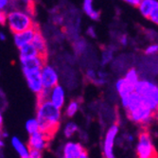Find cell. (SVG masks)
I'll return each instance as SVG.
<instances>
[{
	"label": "cell",
	"instance_id": "cell-1",
	"mask_svg": "<svg viewBox=\"0 0 158 158\" xmlns=\"http://www.w3.org/2000/svg\"><path fill=\"white\" fill-rule=\"evenodd\" d=\"M62 109L56 107L49 99L37 102L36 116L40 124V131L53 136L59 130L63 119Z\"/></svg>",
	"mask_w": 158,
	"mask_h": 158
},
{
	"label": "cell",
	"instance_id": "cell-2",
	"mask_svg": "<svg viewBox=\"0 0 158 158\" xmlns=\"http://www.w3.org/2000/svg\"><path fill=\"white\" fill-rule=\"evenodd\" d=\"M7 23L13 34L28 30L36 25L33 22L31 14L23 10H10L7 14Z\"/></svg>",
	"mask_w": 158,
	"mask_h": 158
},
{
	"label": "cell",
	"instance_id": "cell-3",
	"mask_svg": "<svg viewBox=\"0 0 158 158\" xmlns=\"http://www.w3.org/2000/svg\"><path fill=\"white\" fill-rule=\"evenodd\" d=\"M136 158H158V154L148 130L143 128L138 135L136 146Z\"/></svg>",
	"mask_w": 158,
	"mask_h": 158
},
{
	"label": "cell",
	"instance_id": "cell-4",
	"mask_svg": "<svg viewBox=\"0 0 158 158\" xmlns=\"http://www.w3.org/2000/svg\"><path fill=\"white\" fill-rule=\"evenodd\" d=\"M127 114L130 120L143 126H145L146 124L150 123L153 118H155L153 111L149 106H147L144 102H142L139 106H137L133 111L128 112Z\"/></svg>",
	"mask_w": 158,
	"mask_h": 158
},
{
	"label": "cell",
	"instance_id": "cell-5",
	"mask_svg": "<svg viewBox=\"0 0 158 158\" xmlns=\"http://www.w3.org/2000/svg\"><path fill=\"white\" fill-rule=\"evenodd\" d=\"M50 139H51V136H49L48 134L42 131H38L34 134L28 135L27 143L31 150H35V151H39L43 152L48 149Z\"/></svg>",
	"mask_w": 158,
	"mask_h": 158
},
{
	"label": "cell",
	"instance_id": "cell-6",
	"mask_svg": "<svg viewBox=\"0 0 158 158\" xmlns=\"http://www.w3.org/2000/svg\"><path fill=\"white\" fill-rule=\"evenodd\" d=\"M23 74L25 77V80L27 81V87L30 90L34 93L35 95H38L43 89L42 79H41V70H27V69H22Z\"/></svg>",
	"mask_w": 158,
	"mask_h": 158
},
{
	"label": "cell",
	"instance_id": "cell-7",
	"mask_svg": "<svg viewBox=\"0 0 158 158\" xmlns=\"http://www.w3.org/2000/svg\"><path fill=\"white\" fill-rule=\"evenodd\" d=\"M41 79L43 86L46 89H51L55 85L59 84V74L57 70L50 64H46L41 69Z\"/></svg>",
	"mask_w": 158,
	"mask_h": 158
},
{
	"label": "cell",
	"instance_id": "cell-8",
	"mask_svg": "<svg viewBox=\"0 0 158 158\" xmlns=\"http://www.w3.org/2000/svg\"><path fill=\"white\" fill-rule=\"evenodd\" d=\"M118 134V124H113L107 130L103 141V153L105 158H114V140L117 138Z\"/></svg>",
	"mask_w": 158,
	"mask_h": 158
},
{
	"label": "cell",
	"instance_id": "cell-9",
	"mask_svg": "<svg viewBox=\"0 0 158 158\" xmlns=\"http://www.w3.org/2000/svg\"><path fill=\"white\" fill-rule=\"evenodd\" d=\"M84 150L81 143L75 140H67L62 147L61 158H80Z\"/></svg>",
	"mask_w": 158,
	"mask_h": 158
},
{
	"label": "cell",
	"instance_id": "cell-10",
	"mask_svg": "<svg viewBox=\"0 0 158 158\" xmlns=\"http://www.w3.org/2000/svg\"><path fill=\"white\" fill-rule=\"evenodd\" d=\"M37 30H38V26L35 25L33 27L28 28V30H26V31H21V32L14 33L13 34L14 45H15L16 48L19 49L27 44H31V43L32 42V39H33L34 34H35Z\"/></svg>",
	"mask_w": 158,
	"mask_h": 158
},
{
	"label": "cell",
	"instance_id": "cell-11",
	"mask_svg": "<svg viewBox=\"0 0 158 158\" xmlns=\"http://www.w3.org/2000/svg\"><path fill=\"white\" fill-rule=\"evenodd\" d=\"M65 90L63 86L59 83L55 85L53 88L50 89L49 93V100L59 109H63L65 105Z\"/></svg>",
	"mask_w": 158,
	"mask_h": 158
},
{
	"label": "cell",
	"instance_id": "cell-12",
	"mask_svg": "<svg viewBox=\"0 0 158 158\" xmlns=\"http://www.w3.org/2000/svg\"><path fill=\"white\" fill-rule=\"evenodd\" d=\"M31 44L34 46V48H36V50L39 53V56L42 57L43 59H45L46 61L48 60V44H47V40L45 38V36L43 35V33L37 30L34 37L32 39Z\"/></svg>",
	"mask_w": 158,
	"mask_h": 158
},
{
	"label": "cell",
	"instance_id": "cell-13",
	"mask_svg": "<svg viewBox=\"0 0 158 158\" xmlns=\"http://www.w3.org/2000/svg\"><path fill=\"white\" fill-rule=\"evenodd\" d=\"M10 146L20 158H27V156L31 152L30 147L27 146V143L24 142L21 138H19L16 135L11 136Z\"/></svg>",
	"mask_w": 158,
	"mask_h": 158
},
{
	"label": "cell",
	"instance_id": "cell-14",
	"mask_svg": "<svg viewBox=\"0 0 158 158\" xmlns=\"http://www.w3.org/2000/svg\"><path fill=\"white\" fill-rule=\"evenodd\" d=\"M158 89V85L149 80H139L135 85V91L141 96H148Z\"/></svg>",
	"mask_w": 158,
	"mask_h": 158
},
{
	"label": "cell",
	"instance_id": "cell-15",
	"mask_svg": "<svg viewBox=\"0 0 158 158\" xmlns=\"http://www.w3.org/2000/svg\"><path fill=\"white\" fill-rule=\"evenodd\" d=\"M22 64V69L27 70H41L42 67L47 64V61L40 56L32 57V58L20 60Z\"/></svg>",
	"mask_w": 158,
	"mask_h": 158
},
{
	"label": "cell",
	"instance_id": "cell-16",
	"mask_svg": "<svg viewBox=\"0 0 158 158\" xmlns=\"http://www.w3.org/2000/svg\"><path fill=\"white\" fill-rule=\"evenodd\" d=\"M114 86L120 98L129 96L133 91H135V86L129 83L124 78H119L114 83Z\"/></svg>",
	"mask_w": 158,
	"mask_h": 158
},
{
	"label": "cell",
	"instance_id": "cell-17",
	"mask_svg": "<svg viewBox=\"0 0 158 158\" xmlns=\"http://www.w3.org/2000/svg\"><path fill=\"white\" fill-rule=\"evenodd\" d=\"M82 10L90 19L98 21L100 18V12L94 8V0H83Z\"/></svg>",
	"mask_w": 158,
	"mask_h": 158
},
{
	"label": "cell",
	"instance_id": "cell-18",
	"mask_svg": "<svg viewBox=\"0 0 158 158\" xmlns=\"http://www.w3.org/2000/svg\"><path fill=\"white\" fill-rule=\"evenodd\" d=\"M80 108H81V103L79 100L71 99L66 105H64L63 114L67 118H72L78 114V112L80 111Z\"/></svg>",
	"mask_w": 158,
	"mask_h": 158
},
{
	"label": "cell",
	"instance_id": "cell-19",
	"mask_svg": "<svg viewBox=\"0 0 158 158\" xmlns=\"http://www.w3.org/2000/svg\"><path fill=\"white\" fill-rule=\"evenodd\" d=\"M79 131V125L73 120H67L62 127V133L67 139L72 138Z\"/></svg>",
	"mask_w": 158,
	"mask_h": 158
},
{
	"label": "cell",
	"instance_id": "cell-20",
	"mask_svg": "<svg viewBox=\"0 0 158 158\" xmlns=\"http://www.w3.org/2000/svg\"><path fill=\"white\" fill-rule=\"evenodd\" d=\"M39 56L38 51L34 48V46L31 44H27L24 46L23 48H19V57L20 60L22 59H27V58H32V57Z\"/></svg>",
	"mask_w": 158,
	"mask_h": 158
},
{
	"label": "cell",
	"instance_id": "cell-21",
	"mask_svg": "<svg viewBox=\"0 0 158 158\" xmlns=\"http://www.w3.org/2000/svg\"><path fill=\"white\" fill-rule=\"evenodd\" d=\"M152 1L153 0H141V2L137 6V9L139 10L140 14L144 18L148 19V17L150 15V12L152 8Z\"/></svg>",
	"mask_w": 158,
	"mask_h": 158
},
{
	"label": "cell",
	"instance_id": "cell-22",
	"mask_svg": "<svg viewBox=\"0 0 158 158\" xmlns=\"http://www.w3.org/2000/svg\"><path fill=\"white\" fill-rule=\"evenodd\" d=\"M25 130L28 135L40 131V124L38 119L36 118H31L27 119L25 122Z\"/></svg>",
	"mask_w": 158,
	"mask_h": 158
},
{
	"label": "cell",
	"instance_id": "cell-23",
	"mask_svg": "<svg viewBox=\"0 0 158 158\" xmlns=\"http://www.w3.org/2000/svg\"><path fill=\"white\" fill-rule=\"evenodd\" d=\"M124 79L132 85H135L136 82L140 80L139 79V74H138V71L135 68V67H132L130 69L127 70V72L125 73V77Z\"/></svg>",
	"mask_w": 158,
	"mask_h": 158
},
{
	"label": "cell",
	"instance_id": "cell-24",
	"mask_svg": "<svg viewBox=\"0 0 158 158\" xmlns=\"http://www.w3.org/2000/svg\"><path fill=\"white\" fill-rule=\"evenodd\" d=\"M148 19L152 24L158 26V0H153L152 1V8Z\"/></svg>",
	"mask_w": 158,
	"mask_h": 158
},
{
	"label": "cell",
	"instance_id": "cell-25",
	"mask_svg": "<svg viewBox=\"0 0 158 158\" xmlns=\"http://www.w3.org/2000/svg\"><path fill=\"white\" fill-rule=\"evenodd\" d=\"M144 53L148 56H152L158 54V44H151L145 49Z\"/></svg>",
	"mask_w": 158,
	"mask_h": 158
},
{
	"label": "cell",
	"instance_id": "cell-26",
	"mask_svg": "<svg viewBox=\"0 0 158 158\" xmlns=\"http://www.w3.org/2000/svg\"><path fill=\"white\" fill-rule=\"evenodd\" d=\"M49 93H50L49 89H46V88L43 89L38 95H36L37 96V102H43V100L49 99Z\"/></svg>",
	"mask_w": 158,
	"mask_h": 158
},
{
	"label": "cell",
	"instance_id": "cell-27",
	"mask_svg": "<svg viewBox=\"0 0 158 158\" xmlns=\"http://www.w3.org/2000/svg\"><path fill=\"white\" fill-rule=\"evenodd\" d=\"M85 76L87 78V80L91 82H94L96 78H97V71L93 68H89L86 70V73H85Z\"/></svg>",
	"mask_w": 158,
	"mask_h": 158
},
{
	"label": "cell",
	"instance_id": "cell-28",
	"mask_svg": "<svg viewBox=\"0 0 158 158\" xmlns=\"http://www.w3.org/2000/svg\"><path fill=\"white\" fill-rule=\"evenodd\" d=\"M75 45H77V46L75 47V50H76V52H78L79 54L82 53V52L84 51L85 48H86V47H85L86 43H85L84 40H80V41H78Z\"/></svg>",
	"mask_w": 158,
	"mask_h": 158
},
{
	"label": "cell",
	"instance_id": "cell-29",
	"mask_svg": "<svg viewBox=\"0 0 158 158\" xmlns=\"http://www.w3.org/2000/svg\"><path fill=\"white\" fill-rule=\"evenodd\" d=\"M27 158H43V152L35 150H31Z\"/></svg>",
	"mask_w": 158,
	"mask_h": 158
},
{
	"label": "cell",
	"instance_id": "cell-30",
	"mask_svg": "<svg viewBox=\"0 0 158 158\" xmlns=\"http://www.w3.org/2000/svg\"><path fill=\"white\" fill-rule=\"evenodd\" d=\"M112 51H108V52H105L103 55H102V64H107L111 60H112Z\"/></svg>",
	"mask_w": 158,
	"mask_h": 158
},
{
	"label": "cell",
	"instance_id": "cell-31",
	"mask_svg": "<svg viewBox=\"0 0 158 158\" xmlns=\"http://www.w3.org/2000/svg\"><path fill=\"white\" fill-rule=\"evenodd\" d=\"M86 34H87L90 38L95 39L97 37V32H96L95 27L93 26H89L87 27V30H86Z\"/></svg>",
	"mask_w": 158,
	"mask_h": 158
},
{
	"label": "cell",
	"instance_id": "cell-32",
	"mask_svg": "<svg viewBox=\"0 0 158 158\" xmlns=\"http://www.w3.org/2000/svg\"><path fill=\"white\" fill-rule=\"evenodd\" d=\"M7 14L6 10H0V25L5 26L7 23Z\"/></svg>",
	"mask_w": 158,
	"mask_h": 158
},
{
	"label": "cell",
	"instance_id": "cell-33",
	"mask_svg": "<svg viewBox=\"0 0 158 158\" xmlns=\"http://www.w3.org/2000/svg\"><path fill=\"white\" fill-rule=\"evenodd\" d=\"M123 2L127 3L128 5H130L132 7H136L139 5V3L141 2V0H122Z\"/></svg>",
	"mask_w": 158,
	"mask_h": 158
},
{
	"label": "cell",
	"instance_id": "cell-34",
	"mask_svg": "<svg viewBox=\"0 0 158 158\" xmlns=\"http://www.w3.org/2000/svg\"><path fill=\"white\" fill-rule=\"evenodd\" d=\"M119 43H120V45L122 47H126L128 45V43H129V38L127 37V35L125 34H122L120 37H119Z\"/></svg>",
	"mask_w": 158,
	"mask_h": 158
},
{
	"label": "cell",
	"instance_id": "cell-35",
	"mask_svg": "<svg viewBox=\"0 0 158 158\" xmlns=\"http://www.w3.org/2000/svg\"><path fill=\"white\" fill-rule=\"evenodd\" d=\"M10 0H0V10H4L7 7H9Z\"/></svg>",
	"mask_w": 158,
	"mask_h": 158
},
{
	"label": "cell",
	"instance_id": "cell-36",
	"mask_svg": "<svg viewBox=\"0 0 158 158\" xmlns=\"http://www.w3.org/2000/svg\"><path fill=\"white\" fill-rule=\"evenodd\" d=\"M80 158H89V154H88L87 151L84 150V151H83V152L81 153V155H80Z\"/></svg>",
	"mask_w": 158,
	"mask_h": 158
},
{
	"label": "cell",
	"instance_id": "cell-37",
	"mask_svg": "<svg viewBox=\"0 0 158 158\" xmlns=\"http://www.w3.org/2000/svg\"><path fill=\"white\" fill-rule=\"evenodd\" d=\"M3 121H4L3 114H2V111L0 110V129H1V127H2V125H3Z\"/></svg>",
	"mask_w": 158,
	"mask_h": 158
},
{
	"label": "cell",
	"instance_id": "cell-38",
	"mask_svg": "<svg viewBox=\"0 0 158 158\" xmlns=\"http://www.w3.org/2000/svg\"><path fill=\"white\" fill-rule=\"evenodd\" d=\"M6 40V34L2 31H0V41H5Z\"/></svg>",
	"mask_w": 158,
	"mask_h": 158
},
{
	"label": "cell",
	"instance_id": "cell-39",
	"mask_svg": "<svg viewBox=\"0 0 158 158\" xmlns=\"http://www.w3.org/2000/svg\"><path fill=\"white\" fill-rule=\"evenodd\" d=\"M0 130H1V129H0Z\"/></svg>",
	"mask_w": 158,
	"mask_h": 158
}]
</instances>
